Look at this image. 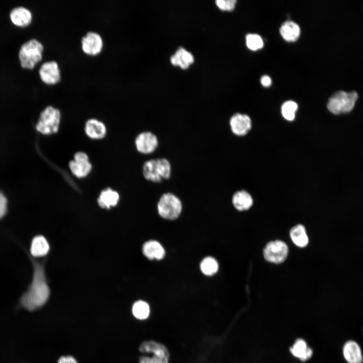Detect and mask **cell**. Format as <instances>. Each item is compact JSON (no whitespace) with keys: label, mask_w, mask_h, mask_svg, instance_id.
Segmentation results:
<instances>
[{"label":"cell","mask_w":363,"mask_h":363,"mask_svg":"<svg viewBox=\"0 0 363 363\" xmlns=\"http://www.w3.org/2000/svg\"><path fill=\"white\" fill-rule=\"evenodd\" d=\"M69 166L72 173L79 178L86 176L92 169L88 155L83 152L75 154L74 159L70 161Z\"/></svg>","instance_id":"obj_12"},{"label":"cell","mask_w":363,"mask_h":363,"mask_svg":"<svg viewBox=\"0 0 363 363\" xmlns=\"http://www.w3.org/2000/svg\"><path fill=\"white\" fill-rule=\"evenodd\" d=\"M229 125L233 134L241 136L245 135L251 129V120L247 115L236 113L230 117Z\"/></svg>","instance_id":"obj_13"},{"label":"cell","mask_w":363,"mask_h":363,"mask_svg":"<svg viewBox=\"0 0 363 363\" xmlns=\"http://www.w3.org/2000/svg\"><path fill=\"white\" fill-rule=\"evenodd\" d=\"M291 354L302 361L309 359L313 354V351L307 345L305 340L297 339L290 348Z\"/></svg>","instance_id":"obj_23"},{"label":"cell","mask_w":363,"mask_h":363,"mask_svg":"<svg viewBox=\"0 0 363 363\" xmlns=\"http://www.w3.org/2000/svg\"><path fill=\"white\" fill-rule=\"evenodd\" d=\"M9 17L14 25L23 28L31 23L33 16L29 9L24 7L19 6L13 8L10 11Z\"/></svg>","instance_id":"obj_14"},{"label":"cell","mask_w":363,"mask_h":363,"mask_svg":"<svg viewBox=\"0 0 363 363\" xmlns=\"http://www.w3.org/2000/svg\"><path fill=\"white\" fill-rule=\"evenodd\" d=\"M290 236L293 243L299 247H305L309 243L306 229L301 224H297L291 229Z\"/></svg>","instance_id":"obj_24"},{"label":"cell","mask_w":363,"mask_h":363,"mask_svg":"<svg viewBox=\"0 0 363 363\" xmlns=\"http://www.w3.org/2000/svg\"><path fill=\"white\" fill-rule=\"evenodd\" d=\"M260 82L261 84L265 87L270 86L272 83L271 78L267 75H264L262 76L260 79Z\"/></svg>","instance_id":"obj_32"},{"label":"cell","mask_w":363,"mask_h":363,"mask_svg":"<svg viewBox=\"0 0 363 363\" xmlns=\"http://www.w3.org/2000/svg\"><path fill=\"white\" fill-rule=\"evenodd\" d=\"M288 253L287 245L279 240L269 242L263 250V255L266 260L275 264L284 262L287 258Z\"/></svg>","instance_id":"obj_8"},{"label":"cell","mask_w":363,"mask_h":363,"mask_svg":"<svg viewBox=\"0 0 363 363\" xmlns=\"http://www.w3.org/2000/svg\"><path fill=\"white\" fill-rule=\"evenodd\" d=\"M236 0H216L215 3L217 7L224 11H231L235 5Z\"/></svg>","instance_id":"obj_29"},{"label":"cell","mask_w":363,"mask_h":363,"mask_svg":"<svg viewBox=\"0 0 363 363\" xmlns=\"http://www.w3.org/2000/svg\"><path fill=\"white\" fill-rule=\"evenodd\" d=\"M57 363H77V361L72 356H62L58 359Z\"/></svg>","instance_id":"obj_31"},{"label":"cell","mask_w":363,"mask_h":363,"mask_svg":"<svg viewBox=\"0 0 363 363\" xmlns=\"http://www.w3.org/2000/svg\"><path fill=\"white\" fill-rule=\"evenodd\" d=\"M60 121L59 110L52 105H48L41 112L36 128L43 135L54 134L58 130Z\"/></svg>","instance_id":"obj_7"},{"label":"cell","mask_w":363,"mask_h":363,"mask_svg":"<svg viewBox=\"0 0 363 363\" xmlns=\"http://www.w3.org/2000/svg\"><path fill=\"white\" fill-rule=\"evenodd\" d=\"M142 251L144 256L150 260H161L165 256V250L157 241L150 240L144 243Z\"/></svg>","instance_id":"obj_16"},{"label":"cell","mask_w":363,"mask_h":363,"mask_svg":"<svg viewBox=\"0 0 363 363\" xmlns=\"http://www.w3.org/2000/svg\"><path fill=\"white\" fill-rule=\"evenodd\" d=\"M193 54L183 47L178 48L175 53L170 57V62L173 65L179 66L186 69L194 62Z\"/></svg>","instance_id":"obj_18"},{"label":"cell","mask_w":363,"mask_h":363,"mask_svg":"<svg viewBox=\"0 0 363 363\" xmlns=\"http://www.w3.org/2000/svg\"><path fill=\"white\" fill-rule=\"evenodd\" d=\"M279 31L283 39L289 42L296 41L300 33L299 26L291 21L284 22L280 27Z\"/></svg>","instance_id":"obj_19"},{"label":"cell","mask_w":363,"mask_h":363,"mask_svg":"<svg viewBox=\"0 0 363 363\" xmlns=\"http://www.w3.org/2000/svg\"><path fill=\"white\" fill-rule=\"evenodd\" d=\"M246 44L251 50H257L261 49L264 45L262 37L257 34H248L246 37Z\"/></svg>","instance_id":"obj_28"},{"label":"cell","mask_w":363,"mask_h":363,"mask_svg":"<svg viewBox=\"0 0 363 363\" xmlns=\"http://www.w3.org/2000/svg\"><path fill=\"white\" fill-rule=\"evenodd\" d=\"M343 355L348 363H362L361 350L358 344L353 340L346 342L343 346Z\"/></svg>","instance_id":"obj_15"},{"label":"cell","mask_w":363,"mask_h":363,"mask_svg":"<svg viewBox=\"0 0 363 363\" xmlns=\"http://www.w3.org/2000/svg\"><path fill=\"white\" fill-rule=\"evenodd\" d=\"M139 351L150 353L152 356H142L139 363H168L169 353L167 348L162 343L154 340H146L139 346Z\"/></svg>","instance_id":"obj_4"},{"label":"cell","mask_w":363,"mask_h":363,"mask_svg":"<svg viewBox=\"0 0 363 363\" xmlns=\"http://www.w3.org/2000/svg\"><path fill=\"white\" fill-rule=\"evenodd\" d=\"M119 199V196L117 192L110 188H107L101 191L97 201L101 207L108 209L116 206Z\"/></svg>","instance_id":"obj_20"},{"label":"cell","mask_w":363,"mask_h":363,"mask_svg":"<svg viewBox=\"0 0 363 363\" xmlns=\"http://www.w3.org/2000/svg\"><path fill=\"white\" fill-rule=\"evenodd\" d=\"M182 203L180 199L171 192L161 195L157 203V211L163 218L168 220L176 219L182 211Z\"/></svg>","instance_id":"obj_6"},{"label":"cell","mask_w":363,"mask_h":363,"mask_svg":"<svg viewBox=\"0 0 363 363\" xmlns=\"http://www.w3.org/2000/svg\"><path fill=\"white\" fill-rule=\"evenodd\" d=\"M85 131L87 135L93 139L103 138L106 132L104 124L94 118L89 119L86 122Z\"/></svg>","instance_id":"obj_17"},{"label":"cell","mask_w":363,"mask_h":363,"mask_svg":"<svg viewBox=\"0 0 363 363\" xmlns=\"http://www.w3.org/2000/svg\"><path fill=\"white\" fill-rule=\"evenodd\" d=\"M159 141L157 136L150 131L139 133L135 139L137 150L141 154L147 155L154 153L158 148Z\"/></svg>","instance_id":"obj_9"},{"label":"cell","mask_w":363,"mask_h":363,"mask_svg":"<svg viewBox=\"0 0 363 363\" xmlns=\"http://www.w3.org/2000/svg\"><path fill=\"white\" fill-rule=\"evenodd\" d=\"M43 44L35 38H32L24 43L18 52V58L22 68L33 69L43 57Z\"/></svg>","instance_id":"obj_3"},{"label":"cell","mask_w":363,"mask_h":363,"mask_svg":"<svg viewBox=\"0 0 363 363\" xmlns=\"http://www.w3.org/2000/svg\"><path fill=\"white\" fill-rule=\"evenodd\" d=\"M200 267L202 272L208 276L215 274L218 270L217 261L211 257L204 258L200 263Z\"/></svg>","instance_id":"obj_26"},{"label":"cell","mask_w":363,"mask_h":363,"mask_svg":"<svg viewBox=\"0 0 363 363\" xmlns=\"http://www.w3.org/2000/svg\"><path fill=\"white\" fill-rule=\"evenodd\" d=\"M297 107V104L295 102L291 100L285 101L281 106L282 116L286 120L289 121L293 120Z\"/></svg>","instance_id":"obj_27"},{"label":"cell","mask_w":363,"mask_h":363,"mask_svg":"<svg viewBox=\"0 0 363 363\" xmlns=\"http://www.w3.org/2000/svg\"><path fill=\"white\" fill-rule=\"evenodd\" d=\"M8 210V200L5 195L0 192V219L7 213Z\"/></svg>","instance_id":"obj_30"},{"label":"cell","mask_w":363,"mask_h":363,"mask_svg":"<svg viewBox=\"0 0 363 363\" xmlns=\"http://www.w3.org/2000/svg\"><path fill=\"white\" fill-rule=\"evenodd\" d=\"M81 48L83 51L90 55H96L102 50L103 40L101 35L97 32H87L81 38Z\"/></svg>","instance_id":"obj_10"},{"label":"cell","mask_w":363,"mask_h":363,"mask_svg":"<svg viewBox=\"0 0 363 363\" xmlns=\"http://www.w3.org/2000/svg\"><path fill=\"white\" fill-rule=\"evenodd\" d=\"M357 98L358 95L355 91H339L330 97L327 108L336 115L348 113L353 109Z\"/></svg>","instance_id":"obj_5"},{"label":"cell","mask_w":363,"mask_h":363,"mask_svg":"<svg viewBox=\"0 0 363 363\" xmlns=\"http://www.w3.org/2000/svg\"><path fill=\"white\" fill-rule=\"evenodd\" d=\"M33 273L31 283L20 298L21 306L29 311L42 307L48 300L50 290L45 274L44 262L31 259Z\"/></svg>","instance_id":"obj_1"},{"label":"cell","mask_w":363,"mask_h":363,"mask_svg":"<svg viewBox=\"0 0 363 363\" xmlns=\"http://www.w3.org/2000/svg\"><path fill=\"white\" fill-rule=\"evenodd\" d=\"M142 174L148 182L158 184L169 179L172 174V165L165 157L151 158L145 161L142 166Z\"/></svg>","instance_id":"obj_2"},{"label":"cell","mask_w":363,"mask_h":363,"mask_svg":"<svg viewBox=\"0 0 363 363\" xmlns=\"http://www.w3.org/2000/svg\"><path fill=\"white\" fill-rule=\"evenodd\" d=\"M38 74L41 80L48 85L56 84L61 79L58 64L54 60L43 63L39 69Z\"/></svg>","instance_id":"obj_11"},{"label":"cell","mask_w":363,"mask_h":363,"mask_svg":"<svg viewBox=\"0 0 363 363\" xmlns=\"http://www.w3.org/2000/svg\"><path fill=\"white\" fill-rule=\"evenodd\" d=\"M232 202L238 210L249 209L253 205V201L251 195L246 191L241 190L235 192L232 196Z\"/></svg>","instance_id":"obj_21"},{"label":"cell","mask_w":363,"mask_h":363,"mask_svg":"<svg viewBox=\"0 0 363 363\" xmlns=\"http://www.w3.org/2000/svg\"><path fill=\"white\" fill-rule=\"evenodd\" d=\"M49 250V244L46 238L42 235H37L32 239L30 253L34 257H40L45 256Z\"/></svg>","instance_id":"obj_22"},{"label":"cell","mask_w":363,"mask_h":363,"mask_svg":"<svg viewBox=\"0 0 363 363\" xmlns=\"http://www.w3.org/2000/svg\"><path fill=\"white\" fill-rule=\"evenodd\" d=\"M132 311L133 316L139 320L146 319L150 313L149 304L141 300H138L133 304Z\"/></svg>","instance_id":"obj_25"}]
</instances>
